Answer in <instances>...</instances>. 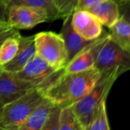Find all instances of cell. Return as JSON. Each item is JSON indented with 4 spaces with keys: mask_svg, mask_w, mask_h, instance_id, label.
I'll list each match as a JSON object with an SVG mask.
<instances>
[{
    "mask_svg": "<svg viewBox=\"0 0 130 130\" xmlns=\"http://www.w3.org/2000/svg\"><path fill=\"white\" fill-rule=\"evenodd\" d=\"M54 106L55 104L45 97L30 116L17 130H40Z\"/></svg>",
    "mask_w": 130,
    "mask_h": 130,
    "instance_id": "15",
    "label": "cell"
},
{
    "mask_svg": "<svg viewBox=\"0 0 130 130\" xmlns=\"http://www.w3.org/2000/svg\"><path fill=\"white\" fill-rule=\"evenodd\" d=\"M41 87L31 89L18 99L3 106L0 117V129L17 130L45 99Z\"/></svg>",
    "mask_w": 130,
    "mask_h": 130,
    "instance_id": "2",
    "label": "cell"
},
{
    "mask_svg": "<svg viewBox=\"0 0 130 130\" xmlns=\"http://www.w3.org/2000/svg\"><path fill=\"white\" fill-rule=\"evenodd\" d=\"M18 31L17 29L10 26L7 22H2L0 24V46L6 38L17 33ZM1 70H2V66L0 65V71Z\"/></svg>",
    "mask_w": 130,
    "mask_h": 130,
    "instance_id": "22",
    "label": "cell"
},
{
    "mask_svg": "<svg viewBox=\"0 0 130 130\" xmlns=\"http://www.w3.org/2000/svg\"><path fill=\"white\" fill-rule=\"evenodd\" d=\"M107 33L110 40L130 53L129 9L122 12L118 21L109 28Z\"/></svg>",
    "mask_w": 130,
    "mask_h": 130,
    "instance_id": "13",
    "label": "cell"
},
{
    "mask_svg": "<svg viewBox=\"0 0 130 130\" xmlns=\"http://www.w3.org/2000/svg\"><path fill=\"white\" fill-rule=\"evenodd\" d=\"M72 26L77 34L88 41L99 38L104 32L103 25L98 19L83 9H77L72 13Z\"/></svg>",
    "mask_w": 130,
    "mask_h": 130,
    "instance_id": "10",
    "label": "cell"
},
{
    "mask_svg": "<svg viewBox=\"0 0 130 130\" xmlns=\"http://www.w3.org/2000/svg\"><path fill=\"white\" fill-rule=\"evenodd\" d=\"M6 9L5 6L0 2V22H6Z\"/></svg>",
    "mask_w": 130,
    "mask_h": 130,
    "instance_id": "25",
    "label": "cell"
},
{
    "mask_svg": "<svg viewBox=\"0 0 130 130\" xmlns=\"http://www.w3.org/2000/svg\"><path fill=\"white\" fill-rule=\"evenodd\" d=\"M20 33H17L6 38L0 46V65L2 67L11 61L16 55L19 48Z\"/></svg>",
    "mask_w": 130,
    "mask_h": 130,
    "instance_id": "18",
    "label": "cell"
},
{
    "mask_svg": "<svg viewBox=\"0 0 130 130\" xmlns=\"http://www.w3.org/2000/svg\"><path fill=\"white\" fill-rule=\"evenodd\" d=\"M6 22L15 29L32 28L38 24L50 21L48 12L28 6H11L6 9Z\"/></svg>",
    "mask_w": 130,
    "mask_h": 130,
    "instance_id": "7",
    "label": "cell"
},
{
    "mask_svg": "<svg viewBox=\"0 0 130 130\" xmlns=\"http://www.w3.org/2000/svg\"><path fill=\"white\" fill-rule=\"evenodd\" d=\"M5 9L11 6H28L46 10L50 18V21L57 19V11L52 0H0Z\"/></svg>",
    "mask_w": 130,
    "mask_h": 130,
    "instance_id": "16",
    "label": "cell"
},
{
    "mask_svg": "<svg viewBox=\"0 0 130 130\" xmlns=\"http://www.w3.org/2000/svg\"><path fill=\"white\" fill-rule=\"evenodd\" d=\"M87 11L95 16L102 25L108 28L118 21L121 15L120 7L114 0H102Z\"/></svg>",
    "mask_w": 130,
    "mask_h": 130,
    "instance_id": "14",
    "label": "cell"
},
{
    "mask_svg": "<svg viewBox=\"0 0 130 130\" xmlns=\"http://www.w3.org/2000/svg\"><path fill=\"white\" fill-rule=\"evenodd\" d=\"M38 87L34 84L18 79L14 74L2 70L0 71V103H9L27 92Z\"/></svg>",
    "mask_w": 130,
    "mask_h": 130,
    "instance_id": "9",
    "label": "cell"
},
{
    "mask_svg": "<svg viewBox=\"0 0 130 130\" xmlns=\"http://www.w3.org/2000/svg\"><path fill=\"white\" fill-rule=\"evenodd\" d=\"M102 0H78L76 10L77 9L88 10V8L96 5L98 3H99Z\"/></svg>",
    "mask_w": 130,
    "mask_h": 130,
    "instance_id": "23",
    "label": "cell"
},
{
    "mask_svg": "<svg viewBox=\"0 0 130 130\" xmlns=\"http://www.w3.org/2000/svg\"><path fill=\"white\" fill-rule=\"evenodd\" d=\"M108 38V33L105 32L102 39L94 46L85 50L74 58H72L64 67L65 73H78L94 68L97 54L104 44Z\"/></svg>",
    "mask_w": 130,
    "mask_h": 130,
    "instance_id": "12",
    "label": "cell"
},
{
    "mask_svg": "<svg viewBox=\"0 0 130 130\" xmlns=\"http://www.w3.org/2000/svg\"><path fill=\"white\" fill-rule=\"evenodd\" d=\"M36 54L53 67L63 69L66 64L67 52L60 34L43 31L34 35Z\"/></svg>",
    "mask_w": 130,
    "mask_h": 130,
    "instance_id": "4",
    "label": "cell"
},
{
    "mask_svg": "<svg viewBox=\"0 0 130 130\" xmlns=\"http://www.w3.org/2000/svg\"><path fill=\"white\" fill-rule=\"evenodd\" d=\"M101 74L96 68L78 73L63 72L46 90L44 96L60 108L72 106L94 86Z\"/></svg>",
    "mask_w": 130,
    "mask_h": 130,
    "instance_id": "1",
    "label": "cell"
},
{
    "mask_svg": "<svg viewBox=\"0 0 130 130\" xmlns=\"http://www.w3.org/2000/svg\"><path fill=\"white\" fill-rule=\"evenodd\" d=\"M94 68L100 74L117 72L121 75L129 70L130 53L123 50L108 37L97 54Z\"/></svg>",
    "mask_w": 130,
    "mask_h": 130,
    "instance_id": "5",
    "label": "cell"
},
{
    "mask_svg": "<svg viewBox=\"0 0 130 130\" xmlns=\"http://www.w3.org/2000/svg\"><path fill=\"white\" fill-rule=\"evenodd\" d=\"M2 107H3V105L2 103H0V117H1V113H2ZM1 130V129H0Z\"/></svg>",
    "mask_w": 130,
    "mask_h": 130,
    "instance_id": "26",
    "label": "cell"
},
{
    "mask_svg": "<svg viewBox=\"0 0 130 130\" xmlns=\"http://www.w3.org/2000/svg\"><path fill=\"white\" fill-rule=\"evenodd\" d=\"M60 107L54 106L51 110L46 120L40 130H59V113Z\"/></svg>",
    "mask_w": 130,
    "mask_h": 130,
    "instance_id": "21",
    "label": "cell"
},
{
    "mask_svg": "<svg viewBox=\"0 0 130 130\" xmlns=\"http://www.w3.org/2000/svg\"><path fill=\"white\" fill-rule=\"evenodd\" d=\"M1 23H2V22H0V24H1Z\"/></svg>",
    "mask_w": 130,
    "mask_h": 130,
    "instance_id": "28",
    "label": "cell"
},
{
    "mask_svg": "<svg viewBox=\"0 0 130 130\" xmlns=\"http://www.w3.org/2000/svg\"><path fill=\"white\" fill-rule=\"evenodd\" d=\"M114 1H116L117 2L121 13L126 10L129 9L130 0H114Z\"/></svg>",
    "mask_w": 130,
    "mask_h": 130,
    "instance_id": "24",
    "label": "cell"
},
{
    "mask_svg": "<svg viewBox=\"0 0 130 130\" xmlns=\"http://www.w3.org/2000/svg\"><path fill=\"white\" fill-rule=\"evenodd\" d=\"M72 15L63 18L64 21L62 24L61 32L59 33L64 40L66 48V52H67L66 64L72 58H74L76 55H78L81 52L98 44L102 39V38L105 34V31H104L102 35L99 38L94 41H88L84 39L78 34H77L73 29L72 26Z\"/></svg>",
    "mask_w": 130,
    "mask_h": 130,
    "instance_id": "8",
    "label": "cell"
},
{
    "mask_svg": "<svg viewBox=\"0 0 130 130\" xmlns=\"http://www.w3.org/2000/svg\"><path fill=\"white\" fill-rule=\"evenodd\" d=\"M63 70L64 68L57 70L53 67L42 57L36 54L21 70L14 74L18 79L34 84L46 91Z\"/></svg>",
    "mask_w": 130,
    "mask_h": 130,
    "instance_id": "6",
    "label": "cell"
},
{
    "mask_svg": "<svg viewBox=\"0 0 130 130\" xmlns=\"http://www.w3.org/2000/svg\"><path fill=\"white\" fill-rule=\"evenodd\" d=\"M57 11V19L65 18L72 15L75 10L78 0H52Z\"/></svg>",
    "mask_w": 130,
    "mask_h": 130,
    "instance_id": "20",
    "label": "cell"
},
{
    "mask_svg": "<svg viewBox=\"0 0 130 130\" xmlns=\"http://www.w3.org/2000/svg\"><path fill=\"white\" fill-rule=\"evenodd\" d=\"M120 76L117 72L101 74L98 80L91 90L72 106L75 113L85 128L91 122L101 106L106 103L113 84Z\"/></svg>",
    "mask_w": 130,
    "mask_h": 130,
    "instance_id": "3",
    "label": "cell"
},
{
    "mask_svg": "<svg viewBox=\"0 0 130 130\" xmlns=\"http://www.w3.org/2000/svg\"><path fill=\"white\" fill-rule=\"evenodd\" d=\"M85 130H110L107 113L106 103H104L91 122L85 127Z\"/></svg>",
    "mask_w": 130,
    "mask_h": 130,
    "instance_id": "19",
    "label": "cell"
},
{
    "mask_svg": "<svg viewBox=\"0 0 130 130\" xmlns=\"http://www.w3.org/2000/svg\"><path fill=\"white\" fill-rule=\"evenodd\" d=\"M83 130H85V129H83Z\"/></svg>",
    "mask_w": 130,
    "mask_h": 130,
    "instance_id": "27",
    "label": "cell"
},
{
    "mask_svg": "<svg viewBox=\"0 0 130 130\" xmlns=\"http://www.w3.org/2000/svg\"><path fill=\"white\" fill-rule=\"evenodd\" d=\"M59 130H83L85 129L72 106L60 108L59 113Z\"/></svg>",
    "mask_w": 130,
    "mask_h": 130,
    "instance_id": "17",
    "label": "cell"
},
{
    "mask_svg": "<svg viewBox=\"0 0 130 130\" xmlns=\"http://www.w3.org/2000/svg\"><path fill=\"white\" fill-rule=\"evenodd\" d=\"M34 35L19 37V48L14 58L2 67V70L15 74L21 70L36 55Z\"/></svg>",
    "mask_w": 130,
    "mask_h": 130,
    "instance_id": "11",
    "label": "cell"
}]
</instances>
